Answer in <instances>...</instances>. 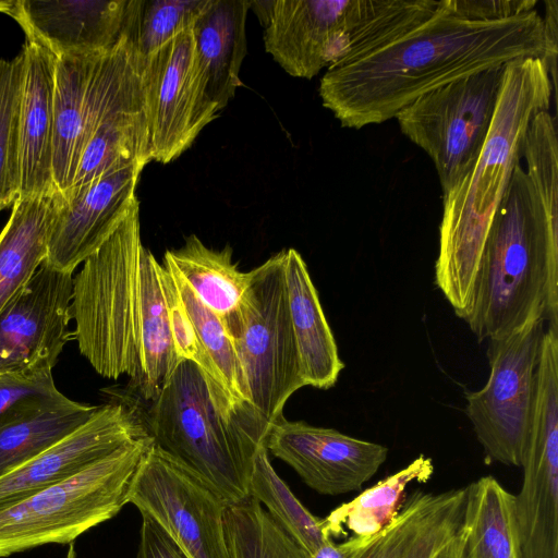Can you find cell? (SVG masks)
I'll list each match as a JSON object with an SVG mask.
<instances>
[{
    "label": "cell",
    "mask_w": 558,
    "mask_h": 558,
    "mask_svg": "<svg viewBox=\"0 0 558 558\" xmlns=\"http://www.w3.org/2000/svg\"><path fill=\"white\" fill-rule=\"evenodd\" d=\"M526 0H442L426 22L385 47L339 60L319 96L344 128L396 116L424 93L484 69L546 57L542 15Z\"/></svg>",
    "instance_id": "cell-1"
},
{
    "label": "cell",
    "mask_w": 558,
    "mask_h": 558,
    "mask_svg": "<svg viewBox=\"0 0 558 558\" xmlns=\"http://www.w3.org/2000/svg\"><path fill=\"white\" fill-rule=\"evenodd\" d=\"M494 216L465 320L478 341L538 320L558 328V136L556 118L531 121Z\"/></svg>",
    "instance_id": "cell-2"
},
{
    "label": "cell",
    "mask_w": 558,
    "mask_h": 558,
    "mask_svg": "<svg viewBox=\"0 0 558 558\" xmlns=\"http://www.w3.org/2000/svg\"><path fill=\"white\" fill-rule=\"evenodd\" d=\"M556 92L542 58L505 65L494 118L478 158L442 198L435 282L456 315L471 314L478 269L494 216L505 195L532 119L550 111Z\"/></svg>",
    "instance_id": "cell-3"
},
{
    "label": "cell",
    "mask_w": 558,
    "mask_h": 558,
    "mask_svg": "<svg viewBox=\"0 0 558 558\" xmlns=\"http://www.w3.org/2000/svg\"><path fill=\"white\" fill-rule=\"evenodd\" d=\"M143 417L153 442L179 461L228 505L248 498L253 460L270 424L235 401L195 363H179Z\"/></svg>",
    "instance_id": "cell-4"
},
{
    "label": "cell",
    "mask_w": 558,
    "mask_h": 558,
    "mask_svg": "<svg viewBox=\"0 0 558 558\" xmlns=\"http://www.w3.org/2000/svg\"><path fill=\"white\" fill-rule=\"evenodd\" d=\"M140 204L73 277L71 316L81 354L102 377L141 376Z\"/></svg>",
    "instance_id": "cell-5"
},
{
    "label": "cell",
    "mask_w": 558,
    "mask_h": 558,
    "mask_svg": "<svg viewBox=\"0 0 558 558\" xmlns=\"http://www.w3.org/2000/svg\"><path fill=\"white\" fill-rule=\"evenodd\" d=\"M153 444L128 442L74 475L0 508V558L46 544H70L128 504L133 476Z\"/></svg>",
    "instance_id": "cell-6"
},
{
    "label": "cell",
    "mask_w": 558,
    "mask_h": 558,
    "mask_svg": "<svg viewBox=\"0 0 558 558\" xmlns=\"http://www.w3.org/2000/svg\"><path fill=\"white\" fill-rule=\"evenodd\" d=\"M281 250L251 270L238 305L221 317L248 391L250 402L271 425L288 399L305 387L289 314Z\"/></svg>",
    "instance_id": "cell-7"
},
{
    "label": "cell",
    "mask_w": 558,
    "mask_h": 558,
    "mask_svg": "<svg viewBox=\"0 0 558 558\" xmlns=\"http://www.w3.org/2000/svg\"><path fill=\"white\" fill-rule=\"evenodd\" d=\"M505 65L428 90L395 118L402 134L432 159L442 195L465 178L478 158L494 118Z\"/></svg>",
    "instance_id": "cell-8"
},
{
    "label": "cell",
    "mask_w": 558,
    "mask_h": 558,
    "mask_svg": "<svg viewBox=\"0 0 558 558\" xmlns=\"http://www.w3.org/2000/svg\"><path fill=\"white\" fill-rule=\"evenodd\" d=\"M545 322L489 339V377L466 393L465 414L488 461L522 468Z\"/></svg>",
    "instance_id": "cell-9"
},
{
    "label": "cell",
    "mask_w": 558,
    "mask_h": 558,
    "mask_svg": "<svg viewBox=\"0 0 558 558\" xmlns=\"http://www.w3.org/2000/svg\"><path fill=\"white\" fill-rule=\"evenodd\" d=\"M192 26L144 58L142 82L149 156L165 165L190 148L220 112L208 92Z\"/></svg>",
    "instance_id": "cell-10"
},
{
    "label": "cell",
    "mask_w": 558,
    "mask_h": 558,
    "mask_svg": "<svg viewBox=\"0 0 558 558\" xmlns=\"http://www.w3.org/2000/svg\"><path fill=\"white\" fill-rule=\"evenodd\" d=\"M128 504L154 520L187 558H230L228 502L154 442L133 476Z\"/></svg>",
    "instance_id": "cell-11"
},
{
    "label": "cell",
    "mask_w": 558,
    "mask_h": 558,
    "mask_svg": "<svg viewBox=\"0 0 558 558\" xmlns=\"http://www.w3.org/2000/svg\"><path fill=\"white\" fill-rule=\"evenodd\" d=\"M73 275L45 262L0 313V376L53 368L69 330Z\"/></svg>",
    "instance_id": "cell-12"
},
{
    "label": "cell",
    "mask_w": 558,
    "mask_h": 558,
    "mask_svg": "<svg viewBox=\"0 0 558 558\" xmlns=\"http://www.w3.org/2000/svg\"><path fill=\"white\" fill-rule=\"evenodd\" d=\"M265 447L310 488L328 496L361 489L388 456V448L380 444L284 416L271 424Z\"/></svg>",
    "instance_id": "cell-13"
},
{
    "label": "cell",
    "mask_w": 558,
    "mask_h": 558,
    "mask_svg": "<svg viewBox=\"0 0 558 558\" xmlns=\"http://www.w3.org/2000/svg\"><path fill=\"white\" fill-rule=\"evenodd\" d=\"M129 400L111 397L75 430L0 476V508L63 481L121 446L148 436Z\"/></svg>",
    "instance_id": "cell-14"
},
{
    "label": "cell",
    "mask_w": 558,
    "mask_h": 558,
    "mask_svg": "<svg viewBox=\"0 0 558 558\" xmlns=\"http://www.w3.org/2000/svg\"><path fill=\"white\" fill-rule=\"evenodd\" d=\"M350 3L275 0L251 7L265 26L266 52L291 76L311 80L345 54Z\"/></svg>",
    "instance_id": "cell-15"
},
{
    "label": "cell",
    "mask_w": 558,
    "mask_h": 558,
    "mask_svg": "<svg viewBox=\"0 0 558 558\" xmlns=\"http://www.w3.org/2000/svg\"><path fill=\"white\" fill-rule=\"evenodd\" d=\"M143 169L134 163L61 195L44 262L73 274L109 239L137 202L136 186Z\"/></svg>",
    "instance_id": "cell-16"
},
{
    "label": "cell",
    "mask_w": 558,
    "mask_h": 558,
    "mask_svg": "<svg viewBox=\"0 0 558 558\" xmlns=\"http://www.w3.org/2000/svg\"><path fill=\"white\" fill-rule=\"evenodd\" d=\"M129 0H14L8 13L56 57L112 49L123 34Z\"/></svg>",
    "instance_id": "cell-17"
},
{
    "label": "cell",
    "mask_w": 558,
    "mask_h": 558,
    "mask_svg": "<svg viewBox=\"0 0 558 558\" xmlns=\"http://www.w3.org/2000/svg\"><path fill=\"white\" fill-rule=\"evenodd\" d=\"M466 488L414 490L397 515L350 558H436L462 527Z\"/></svg>",
    "instance_id": "cell-18"
},
{
    "label": "cell",
    "mask_w": 558,
    "mask_h": 558,
    "mask_svg": "<svg viewBox=\"0 0 558 558\" xmlns=\"http://www.w3.org/2000/svg\"><path fill=\"white\" fill-rule=\"evenodd\" d=\"M20 106V197L57 192L53 183V88L57 57L26 38ZM19 197V198H20Z\"/></svg>",
    "instance_id": "cell-19"
},
{
    "label": "cell",
    "mask_w": 558,
    "mask_h": 558,
    "mask_svg": "<svg viewBox=\"0 0 558 558\" xmlns=\"http://www.w3.org/2000/svg\"><path fill=\"white\" fill-rule=\"evenodd\" d=\"M99 53L57 57L53 88V183L65 193L73 184L86 145Z\"/></svg>",
    "instance_id": "cell-20"
},
{
    "label": "cell",
    "mask_w": 558,
    "mask_h": 558,
    "mask_svg": "<svg viewBox=\"0 0 558 558\" xmlns=\"http://www.w3.org/2000/svg\"><path fill=\"white\" fill-rule=\"evenodd\" d=\"M522 468L514 495L521 558H558V436L532 435Z\"/></svg>",
    "instance_id": "cell-21"
},
{
    "label": "cell",
    "mask_w": 558,
    "mask_h": 558,
    "mask_svg": "<svg viewBox=\"0 0 558 558\" xmlns=\"http://www.w3.org/2000/svg\"><path fill=\"white\" fill-rule=\"evenodd\" d=\"M283 271L301 378L304 386L329 389L344 364L307 265L296 250H286Z\"/></svg>",
    "instance_id": "cell-22"
},
{
    "label": "cell",
    "mask_w": 558,
    "mask_h": 558,
    "mask_svg": "<svg viewBox=\"0 0 558 558\" xmlns=\"http://www.w3.org/2000/svg\"><path fill=\"white\" fill-rule=\"evenodd\" d=\"M98 405L62 392L27 399L0 416V476L33 459L84 424Z\"/></svg>",
    "instance_id": "cell-23"
},
{
    "label": "cell",
    "mask_w": 558,
    "mask_h": 558,
    "mask_svg": "<svg viewBox=\"0 0 558 558\" xmlns=\"http://www.w3.org/2000/svg\"><path fill=\"white\" fill-rule=\"evenodd\" d=\"M250 7L247 0H208L192 26L208 92L219 111L242 85L240 70L247 51L245 23Z\"/></svg>",
    "instance_id": "cell-24"
},
{
    "label": "cell",
    "mask_w": 558,
    "mask_h": 558,
    "mask_svg": "<svg viewBox=\"0 0 558 558\" xmlns=\"http://www.w3.org/2000/svg\"><path fill=\"white\" fill-rule=\"evenodd\" d=\"M61 194L20 197L0 232V313L29 282L47 256Z\"/></svg>",
    "instance_id": "cell-25"
},
{
    "label": "cell",
    "mask_w": 558,
    "mask_h": 558,
    "mask_svg": "<svg viewBox=\"0 0 558 558\" xmlns=\"http://www.w3.org/2000/svg\"><path fill=\"white\" fill-rule=\"evenodd\" d=\"M161 264L144 247L141 257V376L132 388L154 401L181 362L172 340Z\"/></svg>",
    "instance_id": "cell-26"
},
{
    "label": "cell",
    "mask_w": 558,
    "mask_h": 558,
    "mask_svg": "<svg viewBox=\"0 0 558 558\" xmlns=\"http://www.w3.org/2000/svg\"><path fill=\"white\" fill-rule=\"evenodd\" d=\"M465 488L463 558H521L514 495L492 475Z\"/></svg>",
    "instance_id": "cell-27"
},
{
    "label": "cell",
    "mask_w": 558,
    "mask_h": 558,
    "mask_svg": "<svg viewBox=\"0 0 558 558\" xmlns=\"http://www.w3.org/2000/svg\"><path fill=\"white\" fill-rule=\"evenodd\" d=\"M162 263L220 318L238 305L251 279V271H241L233 262L231 246L211 248L195 234L189 235L179 248L167 250Z\"/></svg>",
    "instance_id": "cell-28"
},
{
    "label": "cell",
    "mask_w": 558,
    "mask_h": 558,
    "mask_svg": "<svg viewBox=\"0 0 558 558\" xmlns=\"http://www.w3.org/2000/svg\"><path fill=\"white\" fill-rule=\"evenodd\" d=\"M434 473L430 458L421 454L395 474L365 489L353 500L340 505L324 519L326 535L369 538L397 515L405 500V489L413 482L426 483Z\"/></svg>",
    "instance_id": "cell-29"
},
{
    "label": "cell",
    "mask_w": 558,
    "mask_h": 558,
    "mask_svg": "<svg viewBox=\"0 0 558 558\" xmlns=\"http://www.w3.org/2000/svg\"><path fill=\"white\" fill-rule=\"evenodd\" d=\"M441 4L442 0H351L347 51L340 60L366 54L399 39L430 19Z\"/></svg>",
    "instance_id": "cell-30"
},
{
    "label": "cell",
    "mask_w": 558,
    "mask_h": 558,
    "mask_svg": "<svg viewBox=\"0 0 558 558\" xmlns=\"http://www.w3.org/2000/svg\"><path fill=\"white\" fill-rule=\"evenodd\" d=\"M247 493L310 557L332 541L325 533L324 519L312 514L275 471L265 446L254 457Z\"/></svg>",
    "instance_id": "cell-31"
},
{
    "label": "cell",
    "mask_w": 558,
    "mask_h": 558,
    "mask_svg": "<svg viewBox=\"0 0 558 558\" xmlns=\"http://www.w3.org/2000/svg\"><path fill=\"white\" fill-rule=\"evenodd\" d=\"M225 530L230 558H311L251 497L227 507Z\"/></svg>",
    "instance_id": "cell-32"
},
{
    "label": "cell",
    "mask_w": 558,
    "mask_h": 558,
    "mask_svg": "<svg viewBox=\"0 0 558 558\" xmlns=\"http://www.w3.org/2000/svg\"><path fill=\"white\" fill-rule=\"evenodd\" d=\"M24 73L21 51L0 59V211L13 205L21 192L20 106Z\"/></svg>",
    "instance_id": "cell-33"
},
{
    "label": "cell",
    "mask_w": 558,
    "mask_h": 558,
    "mask_svg": "<svg viewBox=\"0 0 558 558\" xmlns=\"http://www.w3.org/2000/svg\"><path fill=\"white\" fill-rule=\"evenodd\" d=\"M162 264L170 269L174 278L196 336L220 384L235 401L251 404L240 363L221 318L199 301L189 284L170 266Z\"/></svg>",
    "instance_id": "cell-34"
},
{
    "label": "cell",
    "mask_w": 558,
    "mask_h": 558,
    "mask_svg": "<svg viewBox=\"0 0 558 558\" xmlns=\"http://www.w3.org/2000/svg\"><path fill=\"white\" fill-rule=\"evenodd\" d=\"M208 0H129L124 28L145 58L191 27Z\"/></svg>",
    "instance_id": "cell-35"
},
{
    "label": "cell",
    "mask_w": 558,
    "mask_h": 558,
    "mask_svg": "<svg viewBox=\"0 0 558 558\" xmlns=\"http://www.w3.org/2000/svg\"><path fill=\"white\" fill-rule=\"evenodd\" d=\"M160 277L168 305L172 340L179 359L195 363L206 374L219 381L217 373L196 336L174 278L163 264L160 266Z\"/></svg>",
    "instance_id": "cell-36"
},
{
    "label": "cell",
    "mask_w": 558,
    "mask_h": 558,
    "mask_svg": "<svg viewBox=\"0 0 558 558\" xmlns=\"http://www.w3.org/2000/svg\"><path fill=\"white\" fill-rule=\"evenodd\" d=\"M51 368L13 372L0 376V416L19 403L36 397L57 396Z\"/></svg>",
    "instance_id": "cell-37"
},
{
    "label": "cell",
    "mask_w": 558,
    "mask_h": 558,
    "mask_svg": "<svg viewBox=\"0 0 558 558\" xmlns=\"http://www.w3.org/2000/svg\"><path fill=\"white\" fill-rule=\"evenodd\" d=\"M136 558H187L173 539L150 518L142 515Z\"/></svg>",
    "instance_id": "cell-38"
},
{
    "label": "cell",
    "mask_w": 558,
    "mask_h": 558,
    "mask_svg": "<svg viewBox=\"0 0 558 558\" xmlns=\"http://www.w3.org/2000/svg\"><path fill=\"white\" fill-rule=\"evenodd\" d=\"M545 12L542 15L544 38L546 43V57L544 62L553 83L556 85L557 54H558V1L546 0Z\"/></svg>",
    "instance_id": "cell-39"
},
{
    "label": "cell",
    "mask_w": 558,
    "mask_h": 558,
    "mask_svg": "<svg viewBox=\"0 0 558 558\" xmlns=\"http://www.w3.org/2000/svg\"><path fill=\"white\" fill-rule=\"evenodd\" d=\"M365 541V538L359 537H350L348 541L339 544L329 541L318 548L311 558H350Z\"/></svg>",
    "instance_id": "cell-40"
},
{
    "label": "cell",
    "mask_w": 558,
    "mask_h": 558,
    "mask_svg": "<svg viewBox=\"0 0 558 558\" xmlns=\"http://www.w3.org/2000/svg\"><path fill=\"white\" fill-rule=\"evenodd\" d=\"M436 558H463L462 527L458 535L446 546Z\"/></svg>",
    "instance_id": "cell-41"
},
{
    "label": "cell",
    "mask_w": 558,
    "mask_h": 558,
    "mask_svg": "<svg viewBox=\"0 0 558 558\" xmlns=\"http://www.w3.org/2000/svg\"><path fill=\"white\" fill-rule=\"evenodd\" d=\"M14 0H0V12L8 14L12 9Z\"/></svg>",
    "instance_id": "cell-42"
},
{
    "label": "cell",
    "mask_w": 558,
    "mask_h": 558,
    "mask_svg": "<svg viewBox=\"0 0 558 558\" xmlns=\"http://www.w3.org/2000/svg\"><path fill=\"white\" fill-rule=\"evenodd\" d=\"M65 558H76V553H75V548H74V544L73 543H70V547H69V550H68V554H66Z\"/></svg>",
    "instance_id": "cell-43"
}]
</instances>
